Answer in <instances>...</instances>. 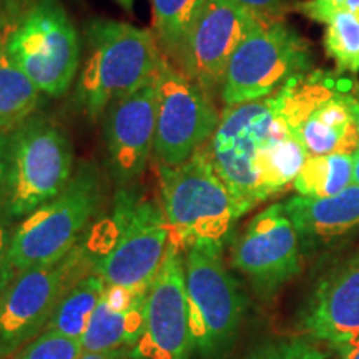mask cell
Instances as JSON below:
<instances>
[{
	"instance_id": "1",
	"label": "cell",
	"mask_w": 359,
	"mask_h": 359,
	"mask_svg": "<svg viewBox=\"0 0 359 359\" xmlns=\"http://www.w3.org/2000/svg\"><path fill=\"white\" fill-rule=\"evenodd\" d=\"M83 60L75 80L72 105L97 120L110 103L130 95L151 79L161 52L155 34L128 22L93 19L83 29Z\"/></svg>"
},
{
	"instance_id": "2",
	"label": "cell",
	"mask_w": 359,
	"mask_h": 359,
	"mask_svg": "<svg viewBox=\"0 0 359 359\" xmlns=\"http://www.w3.org/2000/svg\"><path fill=\"white\" fill-rule=\"evenodd\" d=\"M105 177L93 161H82L55 198L15 224L2 286L27 269L47 266L83 240L105 201Z\"/></svg>"
},
{
	"instance_id": "3",
	"label": "cell",
	"mask_w": 359,
	"mask_h": 359,
	"mask_svg": "<svg viewBox=\"0 0 359 359\" xmlns=\"http://www.w3.org/2000/svg\"><path fill=\"white\" fill-rule=\"evenodd\" d=\"M158 165L160 205L170 226V245L187 251L193 245L224 246L233 238L240 210L201 147L183 163Z\"/></svg>"
},
{
	"instance_id": "4",
	"label": "cell",
	"mask_w": 359,
	"mask_h": 359,
	"mask_svg": "<svg viewBox=\"0 0 359 359\" xmlns=\"http://www.w3.org/2000/svg\"><path fill=\"white\" fill-rule=\"evenodd\" d=\"M102 238L93 271L107 285L151 286L170 245L163 208L138 185L116 188L110 217L102 219Z\"/></svg>"
},
{
	"instance_id": "5",
	"label": "cell",
	"mask_w": 359,
	"mask_h": 359,
	"mask_svg": "<svg viewBox=\"0 0 359 359\" xmlns=\"http://www.w3.org/2000/svg\"><path fill=\"white\" fill-rule=\"evenodd\" d=\"M224 246L183 251L193 358L231 359L246 313V294L223 259Z\"/></svg>"
},
{
	"instance_id": "6",
	"label": "cell",
	"mask_w": 359,
	"mask_h": 359,
	"mask_svg": "<svg viewBox=\"0 0 359 359\" xmlns=\"http://www.w3.org/2000/svg\"><path fill=\"white\" fill-rule=\"evenodd\" d=\"M276 114L309 156L359 150V85L323 70L291 79L275 93Z\"/></svg>"
},
{
	"instance_id": "7",
	"label": "cell",
	"mask_w": 359,
	"mask_h": 359,
	"mask_svg": "<svg viewBox=\"0 0 359 359\" xmlns=\"http://www.w3.org/2000/svg\"><path fill=\"white\" fill-rule=\"evenodd\" d=\"M8 161L4 205L15 222L60 193L74 175V145L62 125L42 111L7 133Z\"/></svg>"
},
{
	"instance_id": "8",
	"label": "cell",
	"mask_w": 359,
	"mask_h": 359,
	"mask_svg": "<svg viewBox=\"0 0 359 359\" xmlns=\"http://www.w3.org/2000/svg\"><path fill=\"white\" fill-rule=\"evenodd\" d=\"M88 233L58 262L27 269L0 290V359H12L43 333L57 304L75 283L93 271Z\"/></svg>"
},
{
	"instance_id": "9",
	"label": "cell",
	"mask_w": 359,
	"mask_h": 359,
	"mask_svg": "<svg viewBox=\"0 0 359 359\" xmlns=\"http://www.w3.org/2000/svg\"><path fill=\"white\" fill-rule=\"evenodd\" d=\"M6 50L50 98L70 92L82 64V37L60 0H35L13 24Z\"/></svg>"
},
{
	"instance_id": "10",
	"label": "cell",
	"mask_w": 359,
	"mask_h": 359,
	"mask_svg": "<svg viewBox=\"0 0 359 359\" xmlns=\"http://www.w3.org/2000/svg\"><path fill=\"white\" fill-rule=\"evenodd\" d=\"M313 53L293 27L263 20L233 53L222 85L224 107L275 95L291 79L311 72Z\"/></svg>"
},
{
	"instance_id": "11",
	"label": "cell",
	"mask_w": 359,
	"mask_h": 359,
	"mask_svg": "<svg viewBox=\"0 0 359 359\" xmlns=\"http://www.w3.org/2000/svg\"><path fill=\"white\" fill-rule=\"evenodd\" d=\"M156 163H183L212 140L222 114L198 83L161 55L156 69Z\"/></svg>"
},
{
	"instance_id": "12",
	"label": "cell",
	"mask_w": 359,
	"mask_h": 359,
	"mask_svg": "<svg viewBox=\"0 0 359 359\" xmlns=\"http://www.w3.org/2000/svg\"><path fill=\"white\" fill-rule=\"evenodd\" d=\"M275 118V95L224 107L212 140L206 143L213 167L230 190L241 217L262 203L257 160Z\"/></svg>"
},
{
	"instance_id": "13",
	"label": "cell",
	"mask_w": 359,
	"mask_h": 359,
	"mask_svg": "<svg viewBox=\"0 0 359 359\" xmlns=\"http://www.w3.org/2000/svg\"><path fill=\"white\" fill-rule=\"evenodd\" d=\"M231 266L259 298L271 299L302 271L303 245L285 203L255 215L233 240Z\"/></svg>"
},
{
	"instance_id": "14",
	"label": "cell",
	"mask_w": 359,
	"mask_h": 359,
	"mask_svg": "<svg viewBox=\"0 0 359 359\" xmlns=\"http://www.w3.org/2000/svg\"><path fill=\"white\" fill-rule=\"evenodd\" d=\"M155 75L130 95L110 103L102 115L107 172L116 188L137 185L154 155L156 132Z\"/></svg>"
},
{
	"instance_id": "15",
	"label": "cell",
	"mask_w": 359,
	"mask_h": 359,
	"mask_svg": "<svg viewBox=\"0 0 359 359\" xmlns=\"http://www.w3.org/2000/svg\"><path fill=\"white\" fill-rule=\"evenodd\" d=\"M259 22L263 20L238 0H208L178 67L210 97H219L233 53Z\"/></svg>"
},
{
	"instance_id": "16",
	"label": "cell",
	"mask_w": 359,
	"mask_h": 359,
	"mask_svg": "<svg viewBox=\"0 0 359 359\" xmlns=\"http://www.w3.org/2000/svg\"><path fill=\"white\" fill-rule=\"evenodd\" d=\"M133 359H193L183 251L168 245L148 291L145 327L132 348Z\"/></svg>"
},
{
	"instance_id": "17",
	"label": "cell",
	"mask_w": 359,
	"mask_h": 359,
	"mask_svg": "<svg viewBox=\"0 0 359 359\" xmlns=\"http://www.w3.org/2000/svg\"><path fill=\"white\" fill-rule=\"evenodd\" d=\"M298 326L306 338L336 351L359 339V251L320 278L299 311Z\"/></svg>"
},
{
	"instance_id": "18",
	"label": "cell",
	"mask_w": 359,
	"mask_h": 359,
	"mask_svg": "<svg viewBox=\"0 0 359 359\" xmlns=\"http://www.w3.org/2000/svg\"><path fill=\"white\" fill-rule=\"evenodd\" d=\"M302 245H320L346 236L359 228V185L326 198L296 195L285 201Z\"/></svg>"
},
{
	"instance_id": "19",
	"label": "cell",
	"mask_w": 359,
	"mask_h": 359,
	"mask_svg": "<svg viewBox=\"0 0 359 359\" xmlns=\"http://www.w3.org/2000/svg\"><path fill=\"white\" fill-rule=\"evenodd\" d=\"M308 150L290 132L286 123L278 116L273 123L266 143H264L257 160L258 188L262 203L264 200L276 196L294 182L303 165L308 160Z\"/></svg>"
},
{
	"instance_id": "20",
	"label": "cell",
	"mask_w": 359,
	"mask_h": 359,
	"mask_svg": "<svg viewBox=\"0 0 359 359\" xmlns=\"http://www.w3.org/2000/svg\"><path fill=\"white\" fill-rule=\"evenodd\" d=\"M145 306L147 302L127 311H118L100 299L80 339L83 353L111 351L122 348L132 349L145 327Z\"/></svg>"
},
{
	"instance_id": "21",
	"label": "cell",
	"mask_w": 359,
	"mask_h": 359,
	"mask_svg": "<svg viewBox=\"0 0 359 359\" xmlns=\"http://www.w3.org/2000/svg\"><path fill=\"white\" fill-rule=\"evenodd\" d=\"M208 0H151L154 30L161 55L180 65L188 37Z\"/></svg>"
},
{
	"instance_id": "22",
	"label": "cell",
	"mask_w": 359,
	"mask_h": 359,
	"mask_svg": "<svg viewBox=\"0 0 359 359\" xmlns=\"http://www.w3.org/2000/svg\"><path fill=\"white\" fill-rule=\"evenodd\" d=\"M107 283L98 273L92 271L75 283L57 304L45 331L82 339L90 318L100 303Z\"/></svg>"
},
{
	"instance_id": "23",
	"label": "cell",
	"mask_w": 359,
	"mask_h": 359,
	"mask_svg": "<svg viewBox=\"0 0 359 359\" xmlns=\"http://www.w3.org/2000/svg\"><path fill=\"white\" fill-rule=\"evenodd\" d=\"M42 95L4 48L0 52V133H8L39 111Z\"/></svg>"
},
{
	"instance_id": "24",
	"label": "cell",
	"mask_w": 359,
	"mask_h": 359,
	"mask_svg": "<svg viewBox=\"0 0 359 359\" xmlns=\"http://www.w3.org/2000/svg\"><path fill=\"white\" fill-rule=\"evenodd\" d=\"M354 155L327 154L308 156L293 187L298 195L308 198H326L353 185Z\"/></svg>"
},
{
	"instance_id": "25",
	"label": "cell",
	"mask_w": 359,
	"mask_h": 359,
	"mask_svg": "<svg viewBox=\"0 0 359 359\" xmlns=\"http://www.w3.org/2000/svg\"><path fill=\"white\" fill-rule=\"evenodd\" d=\"M325 50L338 72H359V13H339L326 24Z\"/></svg>"
},
{
	"instance_id": "26",
	"label": "cell",
	"mask_w": 359,
	"mask_h": 359,
	"mask_svg": "<svg viewBox=\"0 0 359 359\" xmlns=\"http://www.w3.org/2000/svg\"><path fill=\"white\" fill-rule=\"evenodd\" d=\"M243 359H327V353L306 336L264 339L245 354Z\"/></svg>"
},
{
	"instance_id": "27",
	"label": "cell",
	"mask_w": 359,
	"mask_h": 359,
	"mask_svg": "<svg viewBox=\"0 0 359 359\" xmlns=\"http://www.w3.org/2000/svg\"><path fill=\"white\" fill-rule=\"evenodd\" d=\"M82 354L83 346L80 339L43 331L12 359H80Z\"/></svg>"
},
{
	"instance_id": "28",
	"label": "cell",
	"mask_w": 359,
	"mask_h": 359,
	"mask_svg": "<svg viewBox=\"0 0 359 359\" xmlns=\"http://www.w3.org/2000/svg\"><path fill=\"white\" fill-rule=\"evenodd\" d=\"M296 8L309 20L327 24L339 13H359V0H304Z\"/></svg>"
},
{
	"instance_id": "29",
	"label": "cell",
	"mask_w": 359,
	"mask_h": 359,
	"mask_svg": "<svg viewBox=\"0 0 359 359\" xmlns=\"http://www.w3.org/2000/svg\"><path fill=\"white\" fill-rule=\"evenodd\" d=\"M15 219L7 212L6 205H0V286H2L4 273H6L8 251H11L12 235L15 230Z\"/></svg>"
},
{
	"instance_id": "30",
	"label": "cell",
	"mask_w": 359,
	"mask_h": 359,
	"mask_svg": "<svg viewBox=\"0 0 359 359\" xmlns=\"http://www.w3.org/2000/svg\"><path fill=\"white\" fill-rule=\"evenodd\" d=\"M262 20H280L285 13L286 0H238Z\"/></svg>"
},
{
	"instance_id": "31",
	"label": "cell",
	"mask_w": 359,
	"mask_h": 359,
	"mask_svg": "<svg viewBox=\"0 0 359 359\" xmlns=\"http://www.w3.org/2000/svg\"><path fill=\"white\" fill-rule=\"evenodd\" d=\"M7 161H8V138H7V133H0V205L4 203V196H6Z\"/></svg>"
},
{
	"instance_id": "32",
	"label": "cell",
	"mask_w": 359,
	"mask_h": 359,
	"mask_svg": "<svg viewBox=\"0 0 359 359\" xmlns=\"http://www.w3.org/2000/svg\"><path fill=\"white\" fill-rule=\"evenodd\" d=\"M12 24L8 19V4L7 0H0V52L6 48L7 39L12 32Z\"/></svg>"
},
{
	"instance_id": "33",
	"label": "cell",
	"mask_w": 359,
	"mask_h": 359,
	"mask_svg": "<svg viewBox=\"0 0 359 359\" xmlns=\"http://www.w3.org/2000/svg\"><path fill=\"white\" fill-rule=\"evenodd\" d=\"M80 359H133L132 349H111V351H98V353H83Z\"/></svg>"
},
{
	"instance_id": "34",
	"label": "cell",
	"mask_w": 359,
	"mask_h": 359,
	"mask_svg": "<svg viewBox=\"0 0 359 359\" xmlns=\"http://www.w3.org/2000/svg\"><path fill=\"white\" fill-rule=\"evenodd\" d=\"M338 359H359V339L339 351Z\"/></svg>"
},
{
	"instance_id": "35",
	"label": "cell",
	"mask_w": 359,
	"mask_h": 359,
	"mask_svg": "<svg viewBox=\"0 0 359 359\" xmlns=\"http://www.w3.org/2000/svg\"><path fill=\"white\" fill-rule=\"evenodd\" d=\"M353 183L359 185V150L354 154V173H353Z\"/></svg>"
},
{
	"instance_id": "36",
	"label": "cell",
	"mask_w": 359,
	"mask_h": 359,
	"mask_svg": "<svg viewBox=\"0 0 359 359\" xmlns=\"http://www.w3.org/2000/svg\"><path fill=\"white\" fill-rule=\"evenodd\" d=\"M116 4H118L120 7H123L125 11H133V7H135V2H137V0H115Z\"/></svg>"
},
{
	"instance_id": "37",
	"label": "cell",
	"mask_w": 359,
	"mask_h": 359,
	"mask_svg": "<svg viewBox=\"0 0 359 359\" xmlns=\"http://www.w3.org/2000/svg\"><path fill=\"white\" fill-rule=\"evenodd\" d=\"M356 127H358V133H359V105H358V111H356Z\"/></svg>"
}]
</instances>
